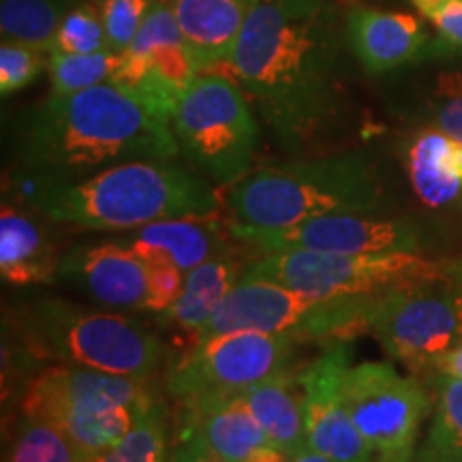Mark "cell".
I'll return each mask as SVG.
<instances>
[{
    "label": "cell",
    "mask_w": 462,
    "mask_h": 462,
    "mask_svg": "<svg viewBox=\"0 0 462 462\" xmlns=\"http://www.w3.org/2000/svg\"><path fill=\"white\" fill-rule=\"evenodd\" d=\"M20 161L32 195L48 184L73 182L131 161L176 159L171 125L116 84L54 95L26 114Z\"/></svg>",
    "instance_id": "2"
},
{
    "label": "cell",
    "mask_w": 462,
    "mask_h": 462,
    "mask_svg": "<svg viewBox=\"0 0 462 462\" xmlns=\"http://www.w3.org/2000/svg\"><path fill=\"white\" fill-rule=\"evenodd\" d=\"M435 371L441 374H448V377L462 379V343L456 345L449 354H446L441 360H439Z\"/></svg>",
    "instance_id": "37"
},
{
    "label": "cell",
    "mask_w": 462,
    "mask_h": 462,
    "mask_svg": "<svg viewBox=\"0 0 462 462\" xmlns=\"http://www.w3.org/2000/svg\"><path fill=\"white\" fill-rule=\"evenodd\" d=\"M17 319L28 354L62 366L150 379L165 357L159 334L137 317L42 298L24 306Z\"/></svg>",
    "instance_id": "5"
},
{
    "label": "cell",
    "mask_w": 462,
    "mask_h": 462,
    "mask_svg": "<svg viewBox=\"0 0 462 462\" xmlns=\"http://www.w3.org/2000/svg\"><path fill=\"white\" fill-rule=\"evenodd\" d=\"M48 51L22 42L3 39L0 45V92L3 97L31 86L45 67Z\"/></svg>",
    "instance_id": "32"
},
{
    "label": "cell",
    "mask_w": 462,
    "mask_h": 462,
    "mask_svg": "<svg viewBox=\"0 0 462 462\" xmlns=\"http://www.w3.org/2000/svg\"><path fill=\"white\" fill-rule=\"evenodd\" d=\"M154 0H101L103 24H106L109 48L125 51L135 42Z\"/></svg>",
    "instance_id": "33"
},
{
    "label": "cell",
    "mask_w": 462,
    "mask_h": 462,
    "mask_svg": "<svg viewBox=\"0 0 462 462\" xmlns=\"http://www.w3.org/2000/svg\"><path fill=\"white\" fill-rule=\"evenodd\" d=\"M58 257L45 231L11 206L0 212V274L9 285H45L58 279Z\"/></svg>",
    "instance_id": "22"
},
{
    "label": "cell",
    "mask_w": 462,
    "mask_h": 462,
    "mask_svg": "<svg viewBox=\"0 0 462 462\" xmlns=\"http://www.w3.org/2000/svg\"><path fill=\"white\" fill-rule=\"evenodd\" d=\"M171 462H227L221 456L210 452L198 437L182 430V439L171 452Z\"/></svg>",
    "instance_id": "36"
},
{
    "label": "cell",
    "mask_w": 462,
    "mask_h": 462,
    "mask_svg": "<svg viewBox=\"0 0 462 462\" xmlns=\"http://www.w3.org/2000/svg\"><path fill=\"white\" fill-rule=\"evenodd\" d=\"M229 210L242 227L281 229L330 215H385L388 189L362 152L259 167L229 187Z\"/></svg>",
    "instance_id": "4"
},
{
    "label": "cell",
    "mask_w": 462,
    "mask_h": 462,
    "mask_svg": "<svg viewBox=\"0 0 462 462\" xmlns=\"http://www.w3.org/2000/svg\"><path fill=\"white\" fill-rule=\"evenodd\" d=\"M187 274L173 263H150L148 265V302L146 309L152 315H163L182 296Z\"/></svg>",
    "instance_id": "35"
},
{
    "label": "cell",
    "mask_w": 462,
    "mask_h": 462,
    "mask_svg": "<svg viewBox=\"0 0 462 462\" xmlns=\"http://www.w3.org/2000/svg\"><path fill=\"white\" fill-rule=\"evenodd\" d=\"M31 206L51 223L82 229L133 231L221 208L217 189L173 159L131 161L73 182L42 187Z\"/></svg>",
    "instance_id": "3"
},
{
    "label": "cell",
    "mask_w": 462,
    "mask_h": 462,
    "mask_svg": "<svg viewBox=\"0 0 462 462\" xmlns=\"http://www.w3.org/2000/svg\"><path fill=\"white\" fill-rule=\"evenodd\" d=\"M236 394L248 404L274 448L291 456L306 443L302 385L298 373H293L291 368Z\"/></svg>",
    "instance_id": "24"
},
{
    "label": "cell",
    "mask_w": 462,
    "mask_h": 462,
    "mask_svg": "<svg viewBox=\"0 0 462 462\" xmlns=\"http://www.w3.org/2000/svg\"><path fill=\"white\" fill-rule=\"evenodd\" d=\"M5 462H82L69 437L50 420L22 413Z\"/></svg>",
    "instance_id": "28"
},
{
    "label": "cell",
    "mask_w": 462,
    "mask_h": 462,
    "mask_svg": "<svg viewBox=\"0 0 462 462\" xmlns=\"http://www.w3.org/2000/svg\"><path fill=\"white\" fill-rule=\"evenodd\" d=\"M154 396L148 379L58 364L28 381L22 413L50 420L69 437L79 460L92 462L133 429Z\"/></svg>",
    "instance_id": "6"
},
{
    "label": "cell",
    "mask_w": 462,
    "mask_h": 462,
    "mask_svg": "<svg viewBox=\"0 0 462 462\" xmlns=\"http://www.w3.org/2000/svg\"><path fill=\"white\" fill-rule=\"evenodd\" d=\"M351 418L374 452L413 446L432 407L430 392L418 377H402L388 362L351 366L343 381Z\"/></svg>",
    "instance_id": "13"
},
{
    "label": "cell",
    "mask_w": 462,
    "mask_h": 462,
    "mask_svg": "<svg viewBox=\"0 0 462 462\" xmlns=\"http://www.w3.org/2000/svg\"><path fill=\"white\" fill-rule=\"evenodd\" d=\"M413 462H462V458H454V456H448L443 452H437V449H432L430 446H421L420 452L415 454Z\"/></svg>",
    "instance_id": "41"
},
{
    "label": "cell",
    "mask_w": 462,
    "mask_h": 462,
    "mask_svg": "<svg viewBox=\"0 0 462 462\" xmlns=\"http://www.w3.org/2000/svg\"><path fill=\"white\" fill-rule=\"evenodd\" d=\"M430 126L462 142V71H439L426 99Z\"/></svg>",
    "instance_id": "31"
},
{
    "label": "cell",
    "mask_w": 462,
    "mask_h": 462,
    "mask_svg": "<svg viewBox=\"0 0 462 462\" xmlns=\"http://www.w3.org/2000/svg\"><path fill=\"white\" fill-rule=\"evenodd\" d=\"M291 462H337V460L328 458L326 454L317 452V449L310 448L309 443H302V446L291 454Z\"/></svg>",
    "instance_id": "40"
},
{
    "label": "cell",
    "mask_w": 462,
    "mask_h": 462,
    "mask_svg": "<svg viewBox=\"0 0 462 462\" xmlns=\"http://www.w3.org/2000/svg\"><path fill=\"white\" fill-rule=\"evenodd\" d=\"M170 125L180 152L218 187H234L251 173L262 131L245 88L231 75L199 73Z\"/></svg>",
    "instance_id": "7"
},
{
    "label": "cell",
    "mask_w": 462,
    "mask_h": 462,
    "mask_svg": "<svg viewBox=\"0 0 462 462\" xmlns=\"http://www.w3.org/2000/svg\"><path fill=\"white\" fill-rule=\"evenodd\" d=\"M245 462H291V456L274 446H263L255 449Z\"/></svg>",
    "instance_id": "38"
},
{
    "label": "cell",
    "mask_w": 462,
    "mask_h": 462,
    "mask_svg": "<svg viewBox=\"0 0 462 462\" xmlns=\"http://www.w3.org/2000/svg\"><path fill=\"white\" fill-rule=\"evenodd\" d=\"M112 50L103 24L101 0H84L58 26L50 54H95Z\"/></svg>",
    "instance_id": "30"
},
{
    "label": "cell",
    "mask_w": 462,
    "mask_h": 462,
    "mask_svg": "<svg viewBox=\"0 0 462 462\" xmlns=\"http://www.w3.org/2000/svg\"><path fill=\"white\" fill-rule=\"evenodd\" d=\"M129 246L143 263H173L184 274L215 257L234 255L238 238L231 225H221L215 215L184 217L143 225L118 240Z\"/></svg>",
    "instance_id": "17"
},
{
    "label": "cell",
    "mask_w": 462,
    "mask_h": 462,
    "mask_svg": "<svg viewBox=\"0 0 462 462\" xmlns=\"http://www.w3.org/2000/svg\"><path fill=\"white\" fill-rule=\"evenodd\" d=\"M430 385L435 413L424 443L437 452L462 458V379L437 373Z\"/></svg>",
    "instance_id": "29"
},
{
    "label": "cell",
    "mask_w": 462,
    "mask_h": 462,
    "mask_svg": "<svg viewBox=\"0 0 462 462\" xmlns=\"http://www.w3.org/2000/svg\"><path fill=\"white\" fill-rule=\"evenodd\" d=\"M404 167L415 198L426 208L462 206V142L426 126L407 146Z\"/></svg>",
    "instance_id": "21"
},
{
    "label": "cell",
    "mask_w": 462,
    "mask_h": 462,
    "mask_svg": "<svg viewBox=\"0 0 462 462\" xmlns=\"http://www.w3.org/2000/svg\"><path fill=\"white\" fill-rule=\"evenodd\" d=\"M377 302L379 298H315L279 282L242 276L193 343L238 330L285 334L298 343L351 340L368 332Z\"/></svg>",
    "instance_id": "9"
},
{
    "label": "cell",
    "mask_w": 462,
    "mask_h": 462,
    "mask_svg": "<svg viewBox=\"0 0 462 462\" xmlns=\"http://www.w3.org/2000/svg\"><path fill=\"white\" fill-rule=\"evenodd\" d=\"M345 39L356 60L371 75H383L420 60L430 42L415 15L362 5L349 9L345 17Z\"/></svg>",
    "instance_id": "18"
},
{
    "label": "cell",
    "mask_w": 462,
    "mask_h": 462,
    "mask_svg": "<svg viewBox=\"0 0 462 462\" xmlns=\"http://www.w3.org/2000/svg\"><path fill=\"white\" fill-rule=\"evenodd\" d=\"M456 263L421 253L345 255L321 251L265 253L248 263V279H263L315 298H381L398 289L454 279Z\"/></svg>",
    "instance_id": "8"
},
{
    "label": "cell",
    "mask_w": 462,
    "mask_h": 462,
    "mask_svg": "<svg viewBox=\"0 0 462 462\" xmlns=\"http://www.w3.org/2000/svg\"><path fill=\"white\" fill-rule=\"evenodd\" d=\"M84 0H0V32L50 54L58 26Z\"/></svg>",
    "instance_id": "25"
},
{
    "label": "cell",
    "mask_w": 462,
    "mask_h": 462,
    "mask_svg": "<svg viewBox=\"0 0 462 462\" xmlns=\"http://www.w3.org/2000/svg\"><path fill=\"white\" fill-rule=\"evenodd\" d=\"M199 73L227 65L253 0H167Z\"/></svg>",
    "instance_id": "20"
},
{
    "label": "cell",
    "mask_w": 462,
    "mask_h": 462,
    "mask_svg": "<svg viewBox=\"0 0 462 462\" xmlns=\"http://www.w3.org/2000/svg\"><path fill=\"white\" fill-rule=\"evenodd\" d=\"M334 0H253L231 51V78L287 152L317 148L343 112Z\"/></svg>",
    "instance_id": "1"
},
{
    "label": "cell",
    "mask_w": 462,
    "mask_h": 462,
    "mask_svg": "<svg viewBox=\"0 0 462 462\" xmlns=\"http://www.w3.org/2000/svg\"><path fill=\"white\" fill-rule=\"evenodd\" d=\"M368 332L411 371H435L439 360L462 343V291L456 276L379 298Z\"/></svg>",
    "instance_id": "10"
},
{
    "label": "cell",
    "mask_w": 462,
    "mask_h": 462,
    "mask_svg": "<svg viewBox=\"0 0 462 462\" xmlns=\"http://www.w3.org/2000/svg\"><path fill=\"white\" fill-rule=\"evenodd\" d=\"M415 458V443L413 446H404L392 452H379L373 462H413Z\"/></svg>",
    "instance_id": "39"
},
{
    "label": "cell",
    "mask_w": 462,
    "mask_h": 462,
    "mask_svg": "<svg viewBox=\"0 0 462 462\" xmlns=\"http://www.w3.org/2000/svg\"><path fill=\"white\" fill-rule=\"evenodd\" d=\"M245 270L246 265L236 257V253L215 257L193 268L187 273L180 300L167 313L159 315L161 323L176 326L195 340L218 313L231 289L238 285Z\"/></svg>",
    "instance_id": "23"
},
{
    "label": "cell",
    "mask_w": 462,
    "mask_h": 462,
    "mask_svg": "<svg viewBox=\"0 0 462 462\" xmlns=\"http://www.w3.org/2000/svg\"><path fill=\"white\" fill-rule=\"evenodd\" d=\"M456 282H458L460 291H462V263H456Z\"/></svg>",
    "instance_id": "42"
},
{
    "label": "cell",
    "mask_w": 462,
    "mask_h": 462,
    "mask_svg": "<svg viewBox=\"0 0 462 462\" xmlns=\"http://www.w3.org/2000/svg\"><path fill=\"white\" fill-rule=\"evenodd\" d=\"M298 340L285 334L225 332L198 340L173 357L167 366L165 385L173 398L240 392L291 368Z\"/></svg>",
    "instance_id": "11"
},
{
    "label": "cell",
    "mask_w": 462,
    "mask_h": 462,
    "mask_svg": "<svg viewBox=\"0 0 462 462\" xmlns=\"http://www.w3.org/2000/svg\"><path fill=\"white\" fill-rule=\"evenodd\" d=\"M184 430L227 462H245L255 449L273 446L248 404L236 392L187 398Z\"/></svg>",
    "instance_id": "19"
},
{
    "label": "cell",
    "mask_w": 462,
    "mask_h": 462,
    "mask_svg": "<svg viewBox=\"0 0 462 462\" xmlns=\"http://www.w3.org/2000/svg\"><path fill=\"white\" fill-rule=\"evenodd\" d=\"M242 245L265 253L321 251L345 255L421 253L430 236L424 223L407 217L330 215L281 229H255L229 223Z\"/></svg>",
    "instance_id": "12"
},
{
    "label": "cell",
    "mask_w": 462,
    "mask_h": 462,
    "mask_svg": "<svg viewBox=\"0 0 462 462\" xmlns=\"http://www.w3.org/2000/svg\"><path fill=\"white\" fill-rule=\"evenodd\" d=\"M58 281L107 309L143 310L148 265L118 240L75 246L58 263Z\"/></svg>",
    "instance_id": "16"
},
{
    "label": "cell",
    "mask_w": 462,
    "mask_h": 462,
    "mask_svg": "<svg viewBox=\"0 0 462 462\" xmlns=\"http://www.w3.org/2000/svg\"><path fill=\"white\" fill-rule=\"evenodd\" d=\"M426 20L432 22L439 37L429 42L421 58L462 56V0H441Z\"/></svg>",
    "instance_id": "34"
},
{
    "label": "cell",
    "mask_w": 462,
    "mask_h": 462,
    "mask_svg": "<svg viewBox=\"0 0 462 462\" xmlns=\"http://www.w3.org/2000/svg\"><path fill=\"white\" fill-rule=\"evenodd\" d=\"M92 462H171L170 420L163 401L154 396L133 429Z\"/></svg>",
    "instance_id": "26"
},
{
    "label": "cell",
    "mask_w": 462,
    "mask_h": 462,
    "mask_svg": "<svg viewBox=\"0 0 462 462\" xmlns=\"http://www.w3.org/2000/svg\"><path fill=\"white\" fill-rule=\"evenodd\" d=\"M123 67V51H95V54H50V92L67 95L92 88V86L112 84Z\"/></svg>",
    "instance_id": "27"
},
{
    "label": "cell",
    "mask_w": 462,
    "mask_h": 462,
    "mask_svg": "<svg viewBox=\"0 0 462 462\" xmlns=\"http://www.w3.org/2000/svg\"><path fill=\"white\" fill-rule=\"evenodd\" d=\"M199 71L167 0H154L135 42L123 51L116 86L135 95L167 123Z\"/></svg>",
    "instance_id": "14"
},
{
    "label": "cell",
    "mask_w": 462,
    "mask_h": 462,
    "mask_svg": "<svg viewBox=\"0 0 462 462\" xmlns=\"http://www.w3.org/2000/svg\"><path fill=\"white\" fill-rule=\"evenodd\" d=\"M349 368V340H334L326 343V349L298 373L306 443L337 462H373L377 452L362 437L343 396V381Z\"/></svg>",
    "instance_id": "15"
}]
</instances>
